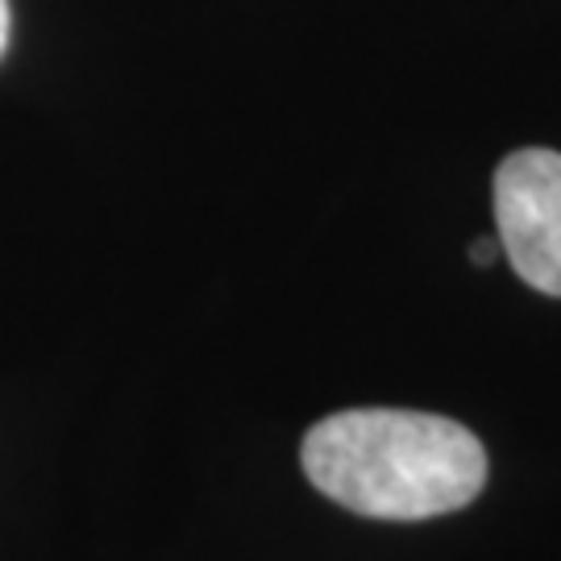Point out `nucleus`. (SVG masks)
Returning a JSON list of instances; mask_svg holds the SVG:
<instances>
[{
  "label": "nucleus",
  "mask_w": 561,
  "mask_h": 561,
  "mask_svg": "<svg viewBox=\"0 0 561 561\" xmlns=\"http://www.w3.org/2000/svg\"><path fill=\"white\" fill-rule=\"evenodd\" d=\"M500 250L528 287L561 296V154L528 146L495 171Z\"/></svg>",
  "instance_id": "2"
},
{
  "label": "nucleus",
  "mask_w": 561,
  "mask_h": 561,
  "mask_svg": "<svg viewBox=\"0 0 561 561\" xmlns=\"http://www.w3.org/2000/svg\"><path fill=\"white\" fill-rule=\"evenodd\" d=\"M470 259H474V266H491L500 259V238H479L470 245Z\"/></svg>",
  "instance_id": "3"
},
{
  "label": "nucleus",
  "mask_w": 561,
  "mask_h": 561,
  "mask_svg": "<svg viewBox=\"0 0 561 561\" xmlns=\"http://www.w3.org/2000/svg\"><path fill=\"white\" fill-rule=\"evenodd\" d=\"M9 46V0H0V55Z\"/></svg>",
  "instance_id": "4"
},
{
  "label": "nucleus",
  "mask_w": 561,
  "mask_h": 561,
  "mask_svg": "<svg viewBox=\"0 0 561 561\" xmlns=\"http://www.w3.org/2000/svg\"><path fill=\"white\" fill-rule=\"evenodd\" d=\"M304 474L333 503L370 520H428L458 512L486 482V449L449 416L408 408H350L304 437Z\"/></svg>",
  "instance_id": "1"
}]
</instances>
